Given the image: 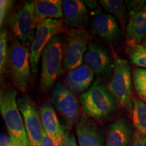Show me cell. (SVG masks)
Masks as SVG:
<instances>
[{
  "instance_id": "obj_1",
  "label": "cell",
  "mask_w": 146,
  "mask_h": 146,
  "mask_svg": "<svg viewBox=\"0 0 146 146\" xmlns=\"http://www.w3.org/2000/svg\"><path fill=\"white\" fill-rule=\"evenodd\" d=\"M79 101L84 114L98 120H105L112 116L118 105L108 87L98 80L81 95Z\"/></svg>"
},
{
  "instance_id": "obj_2",
  "label": "cell",
  "mask_w": 146,
  "mask_h": 146,
  "mask_svg": "<svg viewBox=\"0 0 146 146\" xmlns=\"http://www.w3.org/2000/svg\"><path fill=\"white\" fill-rule=\"evenodd\" d=\"M16 96L17 92L15 89L9 87H3L0 93V111L12 145L31 146Z\"/></svg>"
},
{
  "instance_id": "obj_3",
  "label": "cell",
  "mask_w": 146,
  "mask_h": 146,
  "mask_svg": "<svg viewBox=\"0 0 146 146\" xmlns=\"http://www.w3.org/2000/svg\"><path fill=\"white\" fill-rule=\"evenodd\" d=\"M64 47L60 36H56L43 50L39 82L40 89L43 92L53 89L58 78L65 72L63 66Z\"/></svg>"
},
{
  "instance_id": "obj_4",
  "label": "cell",
  "mask_w": 146,
  "mask_h": 146,
  "mask_svg": "<svg viewBox=\"0 0 146 146\" xmlns=\"http://www.w3.org/2000/svg\"><path fill=\"white\" fill-rule=\"evenodd\" d=\"M7 68L12 83L18 90H27L31 76V52L29 47L21 44L16 37L8 48Z\"/></svg>"
},
{
  "instance_id": "obj_5",
  "label": "cell",
  "mask_w": 146,
  "mask_h": 146,
  "mask_svg": "<svg viewBox=\"0 0 146 146\" xmlns=\"http://www.w3.org/2000/svg\"><path fill=\"white\" fill-rule=\"evenodd\" d=\"M113 74L108 88L118 105L131 112L133 109L132 76L127 60L117 58L114 60Z\"/></svg>"
},
{
  "instance_id": "obj_6",
  "label": "cell",
  "mask_w": 146,
  "mask_h": 146,
  "mask_svg": "<svg viewBox=\"0 0 146 146\" xmlns=\"http://www.w3.org/2000/svg\"><path fill=\"white\" fill-rule=\"evenodd\" d=\"M50 101L65 120L66 129L70 130L80 120L81 103L72 91L60 81L55 85L50 95Z\"/></svg>"
},
{
  "instance_id": "obj_7",
  "label": "cell",
  "mask_w": 146,
  "mask_h": 146,
  "mask_svg": "<svg viewBox=\"0 0 146 146\" xmlns=\"http://www.w3.org/2000/svg\"><path fill=\"white\" fill-rule=\"evenodd\" d=\"M63 29L62 20L47 19L37 25L30 48L31 66L33 78H36L37 76L39 60L43 50Z\"/></svg>"
},
{
  "instance_id": "obj_8",
  "label": "cell",
  "mask_w": 146,
  "mask_h": 146,
  "mask_svg": "<svg viewBox=\"0 0 146 146\" xmlns=\"http://www.w3.org/2000/svg\"><path fill=\"white\" fill-rule=\"evenodd\" d=\"M9 25L14 37L21 44L25 47H31L37 26L32 1L24 3L10 16Z\"/></svg>"
},
{
  "instance_id": "obj_9",
  "label": "cell",
  "mask_w": 146,
  "mask_h": 146,
  "mask_svg": "<svg viewBox=\"0 0 146 146\" xmlns=\"http://www.w3.org/2000/svg\"><path fill=\"white\" fill-rule=\"evenodd\" d=\"M91 35L85 29H70L67 33L63 66L71 71L83 65L84 56L88 50Z\"/></svg>"
},
{
  "instance_id": "obj_10",
  "label": "cell",
  "mask_w": 146,
  "mask_h": 146,
  "mask_svg": "<svg viewBox=\"0 0 146 146\" xmlns=\"http://www.w3.org/2000/svg\"><path fill=\"white\" fill-rule=\"evenodd\" d=\"M17 103L23 116L30 145L41 146L43 127L35 104L29 96H26L18 97Z\"/></svg>"
},
{
  "instance_id": "obj_11",
  "label": "cell",
  "mask_w": 146,
  "mask_h": 146,
  "mask_svg": "<svg viewBox=\"0 0 146 146\" xmlns=\"http://www.w3.org/2000/svg\"><path fill=\"white\" fill-rule=\"evenodd\" d=\"M83 62L98 77L104 81L112 78L114 62L103 45L98 43H90L84 56Z\"/></svg>"
},
{
  "instance_id": "obj_12",
  "label": "cell",
  "mask_w": 146,
  "mask_h": 146,
  "mask_svg": "<svg viewBox=\"0 0 146 146\" xmlns=\"http://www.w3.org/2000/svg\"><path fill=\"white\" fill-rule=\"evenodd\" d=\"M91 26L94 33L110 44L118 43L122 39L123 33L116 18L100 9L95 12Z\"/></svg>"
},
{
  "instance_id": "obj_13",
  "label": "cell",
  "mask_w": 146,
  "mask_h": 146,
  "mask_svg": "<svg viewBox=\"0 0 146 146\" xmlns=\"http://www.w3.org/2000/svg\"><path fill=\"white\" fill-rule=\"evenodd\" d=\"M79 146H106V135L102 127L89 117H81L76 126Z\"/></svg>"
},
{
  "instance_id": "obj_14",
  "label": "cell",
  "mask_w": 146,
  "mask_h": 146,
  "mask_svg": "<svg viewBox=\"0 0 146 146\" xmlns=\"http://www.w3.org/2000/svg\"><path fill=\"white\" fill-rule=\"evenodd\" d=\"M134 134L129 120L120 116L107 127L106 146H129Z\"/></svg>"
},
{
  "instance_id": "obj_15",
  "label": "cell",
  "mask_w": 146,
  "mask_h": 146,
  "mask_svg": "<svg viewBox=\"0 0 146 146\" xmlns=\"http://www.w3.org/2000/svg\"><path fill=\"white\" fill-rule=\"evenodd\" d=\"M64 22L71 29H85L89 25V13L83 1L64 0L62 1Z\"/></svg>"
},
{
  "instance_id": "obj_16",
  "label": "cell",
  "mask_w": 146,
  "mask_h": 146,
  "mask_svg": "<svg viewBox=\"0 0 146 146\" xmlns=\"http://www.w3.org/2000/svg\"><path fill=\"white\" fill-rule=\"evenodd\" d=\"M39 114L43 129L57 146H64L66 133L60 125L53 106L43 104L39 108Z\"/></svg>"
},
{
  "instance_id": "obj_17",
  "label": "cell",
  "mask_w": 146,
  "mask_h": 146,
  "mask_svg": "<svg viewBox=\"0 0 146 146\" xmlns=\"http://www.w3.org/2000/svg\"><path fill=\"white\" fill-rule=\"evenodd\" d=\"M94 72L85 64L69 71L64 79L65 86L74 94H83L90 88L94 78Z\"/></svg>"
},
{
  "instance_id": "obj_18",
  "label": "cell",
  "mask_w": 146,
  "mask_h": 146,
  "mask_svg": "<svg viewBox=\"0 0 146 146\" xmlns=\"http://www.w3.org/2000/svg\"><path fill=\"white\" fill-rule=\"evenodd\" d=\"M32 3L37 25L47 19L61 20L64 17L61 0H36Z\"/></svg>"
},
{
  "instance_id": "obj_19",
  "label": "cell",
  "mask_w": 146,
  "mask_h": 146,
  "mask_svg": "<svg viewBox=\"0 0 146 146\" xmlns=\"http://www.w3.org/2000/svg\"><path fill=\"white\" fill-rule=\"evenodd\" d=\"M146 36V5L130 16L127 26V42L129 46L139 45Z\"/></svg>"
},
{
  "instance_id": "obj_20",
  "label": "cell",
  "mask_w": 146,
  "mask_h": 146,
  "mask_svg": "<svg viewBox=\"0 0 146 146\" xmlns=\"http://www.w3.org/2000/svg\"><path fill=\"white\" fill-rule=\"evenodd\" d=\"M100 3L106 12L117 19L123 29H125L127 18V7L125 3L121 0H101Z\"/></svg>"
},
{
  "instance_id": "obj_21",
  "label": "cell",
  "mask_w": 146,
  "mask_h": 146,
  "mask_svg": "<svg viewBox=\"0 0 146 146\" xmlns=\"http://www.w3.org/2000/svg\"><path fill=\"white\" fill-rule=\"evenodd\" d=\"M131 116L137 131L146 135V104L142 100L133 98Z\"/></svg>"
},
{
  "instance_id": "obj_22",
  "label": "cell",
  "mask_w": 146,
  "mask_h": 146,
  "mask_svg": "<svg viewBox=\"0 0 146 146\" xmlns=\"http://www.w3.org/2000/svg\"><path fill=\"white\" fill-rule=\"evenodd\" d=\"M132 80L135 89L141 99L146 101V70L135 68L133 71Z\"/></svg>"
},
{
  "instance_id": "obj_23",
  "label": "cell",
  "mask_w": 146,
  "mask_h": 146,
  "mask_svg": "<svg viewBox=\"0 0 146 146\" xmlns=\"http://www.w3.org/2000/svg\"><path fill=\"white\" fill-rule=\"evenodd\" d=\"M131 62L139 67L146 68V47L141 45L131 46L128 50Z\"/></svg>"
},
{
  "instance_id": "obj_24",
  "label": "cell",
  "mask_w": 146,
  "mask_h": 146,
  "mask_svg": "<svg viewBox=\"0 0 146 146\" xmlns=\"http://www.w3.org/2000/svg\"><path fill=\"white\" fill-rule=\"evenodd\" d=\"M8 33L6 31H2L0 34V71L4 74L7 68L8 55Z\"/></svg>"
},
{
  "instance_id": "obj_25",
  "label": "cell",
  "mask_w": 146,
  "mask_h": 146,
  "mask_svg": "<svg viewBox=\"0 0 146 146\" xmlns=\"http://www.w3.org/2000/svg\"><path fill=\"white\" fill-rule=\"evenodd\" d=\"M13 4V1L10 0H1L0 1V26L1 28L3 26V24L8 14L9 10L12 8Z\"/></svg>"
},
{
  "instance_id": "obj_26",
  "label": "cell",
  "mask_w": 146,
  "mask_h": 146,
  "mask_svg": "<svg viewBox=\"0 0 146 146\" xmlns=\"http://www.w3.org/2000/svg\"><path fill=\"white\" fill-rule=\"evenodd\" d=\"M127 10L129 11L130 16L139 12L144 7L145 1H126Z\"/></svg>"
},
{
  "instance_id": "obj_27",
  "label": "cell",
  "mask_w": 146,
  "mask_h": 146,
  "mask_svg": "<svg viewBox=\"0 0 146 146\" xmlns=\"http://www.w3.org/2000/svg\"><path fill=\"white\" fill-rule=\"evenodd\" d=\"M146 145V135H142L138 131L135 132L134 137L132 141L129 146H145Z\"/></svg>"
},
{
  "instance_id": "obj_28",
  "label": "cell",
  "mask_w": 146,
  "mask_h": 146,
  "mask_svg": "<svg viewBox=\"0 0 146 146\" xmlns=\"http://www.w3.org/2000/svg\"><path fill=\"white\" fill-rule=\"evenodd\" d=\"M64 146H78L74 134H68L66 133Z\"/></svg>"
},
{
  "instance_id": "obj_29",
  "label": "cell",
  "mask_w": 146,
  "mask_h": 146,
  "mask_svg": "<svg viewBox=\"0 0 146 146\" xmlns=\"http://www.w3.org/2000/svg\"><path fill=\"white\" fill-rule=\"evenodd\" d=\"M41 146H57L52 139V138L47 134L46 132L44 131V129H43Z\"/></svg>"
},
{
  "instance_id": "obj_30",
  "label": "cell",
  "mask_w": 146,
  "mask_h": 146,
  "mask_svg": "<svg viewBox=\"0 0 146 146\" xmlns=\"http://www.w3.org/2000/svg\"><path fill=\"white\" fill-rule=\"evenodd\" d=\"M8 146H14V145H12V142L10 141V144H9V145Z\"/></svg>"
},
{
  "instance_id": "obj_31",
  "label": "cell",
  "mask_w": 146,
  "mask_h": 146,
  "mask_svg": "<svg viewBox=\"0 0 146 146\" xmlns=\"http://www.w3.org/2000/svg\"><path fill=\"white\" fill-rule=\"evenodd\" d=\"M10 141H11V140H10ZM10 141L9 142V143H8V144H7V145H3V146H8V145H9V144H10Z\"/></svg>"
},
{
  "instance_id": "obj_32",
  "label": "cell",
  "mask_w": 146,
  "mask_h": 146,
  "mask_svg": "<svg viewBox=\"0 0 146 146\" xmlns=\"http://www.w3.org/2000/svg\"><path fill=\"white\" fill-rule=\"evenodd\" d=\"M145 47H146V39H145Z\"/></svg>"
},
{
  "instance_id": "obj_33",
  "label": "cell",
  "mask_w": 146,
  "mask_h": 146,
  "mask_svg": "<svg viewBox=\"0 0 146 146\" xmlns=\"http://www.w3.org/2000/svg\"><path fill=\"white\" fill-rule=\"evenodd\" d=\"M145 146H146V145H145Z\"/></svg>"
}]
</instances>
